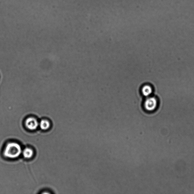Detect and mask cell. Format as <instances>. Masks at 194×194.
Here are the masks:
<instances>
[{"mask_svg": "<svg viewBox=\"0 0 194 194\" xmlns=\"http://www.w3.org/2000/svg\"><path fill=\"white\" fill-rule=\"evenodd\" d=\"M22 152V148L19 144L16 142H11L5 147L3 154L5 157L13 159L18 158Z\"/></svg>", "mask_w": 194, "mask_h": 194, "instance_id": "6da1fadb", "label": "cell"}, {"mask_svg": "<svg viewBox=\"0 0 194 194\" xmlns=\"http://www.w3.org/2000/svg\"><path fill=\"white\" fill-rule=\"evenodd\" d=\"M158 107V101L156 98L151 96L146 97L143 103L144 110L147 112H153Z\"/></svg>", "mask_w": 194, "mask_h": 194, "instance_id": "7a4b0ae2", "label": "cell"}, {"mask_svg": "<svg viewBox=\"0 0 194 194\" xmlns=\"http://www.w3.org/2000/svg\"><path fill=\"white\" fill-rule=\"evenodd\" d=\"M39 122L37 119L33 117H30L26 119V126L30 130H34L37 129L39 126Z\"/></svg>", "mask_w": 194, "mask_h": 194, "instance_id": "3957f363", "label": "cell"}, {"mask_svg": "<svg viewBox=\"0 0 194 194\" xmlns=\"http://www.w3.org/2000/svg\"><path fill=\"white\" fill-rule=\"evenodd\" d=\"M141 94L143 97H147L151 96L153 92V89L151 85H143L140 89Z\"/></svg>", "mask_w": 194, "mask_h": 194, "instance_id": "277c9868", "label": "cell"}, {"mask_svg": "<svg viewBox=\"0 0 194 194\" xmlns=\"http://www.w3.org/2000/svg\"><path fill=\"white\" fill-rule=\"evenodd\" d=\"M22 152L23 156L27 159L31 158L34 155V151L29 147L25 148Z\"/></svg>", "mask_w": 194, "mask_h": 194, "instance_id": "5b68a950", "label": "cell"}, {"mask_svg": "<svg viewBox=\"0 0 194 194\" xmlns=\"http://www.w3.org/2000/svg\"><path fill=\"white\" fill-rule=\"evenodd\" d=\"M39 126L42 130H46L49 129L51 124L49 121L46 119H43L39 122Z\"/></svg>", "mask_w": 194, "mask_h": 194, "instance_id": "8992f818", "label": "cell"}]
</instances>
